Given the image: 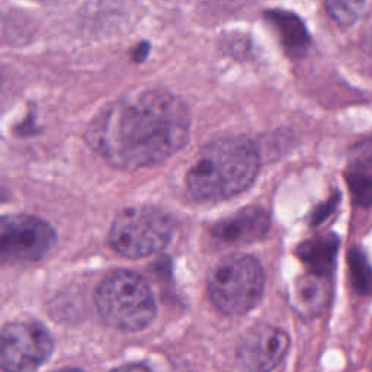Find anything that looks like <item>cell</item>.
I'll return each instance as SVG.
<instances>
[{
    "instance_id": "7",
    "label": "cell",
    "mask_w": 372,
    "mask_h": 372,
    "mask_svg": "<svg viewBox=\"0 0 372 372\" xmlns=\"http://www.w3.org/2000/svg\"><path fill=\"white\" fill-rule=\"evenodd\" d=\"M55 243L47 221L29 214H10L0 221V256L3 264L40 260Z\"/></svg>"
},
{
    "instance_id": "11",
    "label": "cell",
    "mask_w": 372,
    "mask_h": 372,
    "mask_svg": "<svg viewBox=\"0 0 372 372\" xmlns=\"http://www.w3.org/2000/svg\"><path fill=\"white\" fill-rule=\"evenodd\" d=\"M329 276L308 273L299 278L291 289V303L304 317L319 315L330 300Z\"/></svg>"
},
{
    "instance_id": "16",
    "label": "cell",
    "mask_w": 372,
    "mask_h": 372,
    "mask_svg": "<svg viewBox=\"0 0 372 372\" xmlns=\"http://www.w3.org/2000/svg\"><path fill=\"white\" fill-rule=\"evenodd\" d=\"M339 203V194L336 192L333 196H330L323 206H320L317 210L314 211L313 214V224H319V222H322L329 214H331L334 211V208L338 207Z\"/></svg>"
},
{
    "instance_id": "10",
    "label": "cell",
    "mask_w": 372,
    "mask_h": 372,
    "mask_svg": "<svg viewBox=\"0 0 372 372\" xmlns=\"http://www.w3.org/2000/svg\"><path fill=\"white\" fill-rule=\"evenodd\" d=\"M269 229V217L262 208H246L218 222L213 234L224 243H249L259 240Z\"/></svg>"
},
{
    "instance_id": "14",
    "label": "cell",
    "mask_w": 372,
    "mask_h": 372,
    "mask_svg": "<svg viewBox=\"0 0 372 372\" xmlns=\"http://www.w3.org/2000/svg\"><path fill=\"white\" fill-rule=\"evenodd\" d=\"M348 264L353 289L361 295H371L372 266L368 262L365 253L359 248H352L348 253Z\"/></svg>"
},
{
    "instance_id": "12",
    "label": "cell",
    "mask_w": 372,
    "mask_h": 372,
    "mask_svg": "<svg viewBox=\"0 0 372 372\" xmlns=\"http://www.w3.org/2000/svg\"><path fill=\"white\" fill-rule=\"evenodd\" d=\"M338 248V236L329 233L304 241L299 250H296V255L310 268L311 273L330 276L334 266V259H336Z\"/></svg>"
},
{
    "instance_id": "3",
    "label": "cell",
    "mask_w": 372,
    "mask_h": 372,
    "mask_svg": "<svg viewBox=\"0 0 372 372\" xmlns=\"http://www.w3.org/2000/svg\"><path fill=\"white\" fill-rule=\"evenodd\" d=\"M95 304L102 320L124 331H140L156 317L152 288L131 271L108 273L95 294Z\"/></svg>"
},
{
    "instance_id": "18",
    "label": "cell",
    "mask_w": 372,
    "mask_h": 372,
    "mask_svg": "<svg viewBox=\"0 0 372 372\" xmlns=\"http://www.w3.org/2000/svg\"><path fill=\"white\" fill-rule=\"evenodd\" d=\"M55 372H83V371H80V369H70V368H67V369H62V371H55Z\"/></svg>"
},
{
    "instance_id": "1",
    "label": "cell",
    "mask_w": 372,
    "mask_h": 372,
    "mask_svg": "<svg viewBox=\"0 0 372 372\" xmlns=\"http://www.w3.org/2000/svg\"><path fill=\"white\" fill-rule=\"evenodd\" d=\"M191 118L173 93L144 89L108 103L86 128V141L108 163L136 171L169 159L188 144Z\"/></svg>"
},
{
    "instance_id": "6",
    "label": "cell",
    "mask_w": 372,
    "mask_h": 372,
    "mask_svg": "<svg viewBox=\"0 0 372 372\" xmlns=\"http://www.w3.org/2000/svg\"><path fill=\"white\" fill-rule=\"evenodd\" d=\"M52 349L51 334L40 322H10L0 338V366L5 372H34L47 362Z\"/></svg>"
},
{
    "instance_id": "5",
    "label": "cell",
    "mask_w": 372,
    "mask_h": 372,
    "mask_svg": "<svg viewBox=\"0 0 372 372\" xmlns=\"http://www.w3.org/2000/svg\"><path fill=\"white\" fill-rule=\"evenodd\" d=\"M175 233L172 217L152 206L124 208L109 229V245L117 253L138 259L162 252Z\"/></svg>"
},
{
    "instance_id": "9",
    "label": "cell",
    "mask_w": 372,
    "mask_h": 372,
    "mask_svg": "<svg viewBox=\"0 0 372 372\" xmlns=\"http://www.w3.org/2000/svg\"><path fill=\"white\" fill-rule=\"evenodd\" d=\"M353 202L358 207L372 206V138L364 140L352 148L345 169Z\"/></svg>"
},
{
    "instance_id": "17",
    "label": "cell",
    "mask_w": 372,
    "mask_h": 372,
    "mask_svg": "<svg viewBox=\"0 0 372 372\" xmlns=\"http://www.w3.org/2000/svg\"><path fill=\"white\" fill-rule=\"evenodd\" d=\"M113 372H152L147 366L140 365V364H131V365H124L120 366L117 369H114Z\"/></svg>"
},
{
    "instance_id": "13",
    "label": "cell",
    "mask_w": 372,
    "mask_h": 372,
    "mask_svg": "<svg viewBox=\"0 0 372 372\" xmlns=\"http://www.w3.org/2000/svg\"><path fill=\"white\" fill-rule=\"evenodd\" d=\"M275 22L282 34V40L291 54L301 55L307 51L310 44V35L299 16L294 13L278 12L275 13Z\"/></svg>"
},
{
    "instance_id": "15",
    "label": "cell",
    "mask_w": 372,
    "mask_h": 372,
    "mask_svg": "<svg viewBox=\"0 0 372 372\" xmlns=\"http://www.w3.org/2000/svg\"><path fill=\"white\" fill-rule=\"evenodd\" d=\"M366 2H327L326 9L334 21L342 25H350L359 20L366 9Z\"/></svg>"
},
{
    "instance_id": "8",
    "label": "cell",
    "mask_w": 372,
    "mask_h": 372,
    "mask_svg": "<svg viewBox=\"0 0 372 372\" xmlns=\"http://www.w3.org/2000/svg\"><path fill=\"white\" fill-rule=\"evenodd\" d=\"M289 349L288 334L271 324L257 323L241 336L236 359L240 372H272Z\"/></svg>"
},
{
    "instance_id": "2",
    "label": "cell",
    "mask_w": 372,
    "mask_h": 372,
    "mask_svg": "<svg viewBox=\"0 0 372 372\" xmlns=\"http://www.w3.org/2000/svg\"><path fill=\"white\" fill-rule=\"evenodd\" d=\"M259 166V153L249 138H217L195 156L186 173V185L198 199H227L249 188Z\"/></svg>"
},
{
    "instance_id": "4",
    "label": "cell",
    "mask_w": 372,
    "mask_h": 372,
    "mask_svg": "<svg viewBox=\"0 0 372 372\" xmlns=\"http://www.w3.org/2000/svg\"><path fill=\"white\" fill-rule=\"evenodd\" d=\"M265 273L250 255L234 253L214 266L208 278V294L218 311L243 315L253 310L264 295Z\"/></svg>"
}]
</instances>
